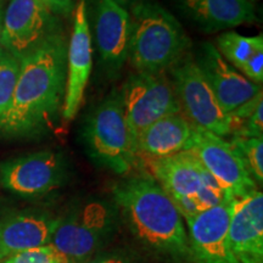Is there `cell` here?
<instances>
[{
	"label": "cell",
	"mask_w": 263,
	"mask_h": 263,
	"mask_svg": "<svg viewBox=\"0 0 263 263\" xmlns=\"http://www.w3.org/2000/svg\"><path fill=\"white\" fill-rule=\"evenodd\" d=\"M67 44L60 31L20 59L14 97L0 120L3 134L31 136L54 121L64 104Z\"/></svg>",
	"instance_id": "6da1fadb"
},
{
	"label": "cell",
	"mask_w": 263,
	"mask_h": 263,
	"mask_svg": "<svg viewBox=\"0 0 263 263\" xmlns=\"http://www.w3.org/2000/svg\"><path fill=\"white\" fill-rule=\"evenodd\" d=\"M115 206L133 235L154 251L192 254L183 217L167 193L150 177H133L114 189Z\"/></svg>",
	"instance_id": "7a4b0ae2"
},
{
	"label": "cell",
	"mask_w": 263,
	"mask_h": 263,
	"mask_svg": "<svg viewBox=\"0 0 263 263\" xmlns=\"http://www.w3.org/2000/svg\"><path fill=\"white\" fill-rule=\"evenodd\" d=\"M128 60L136 72L164 73L188 54L192 42L179 21L154 0L130 8Z\"/></svg>",
	"instance_id": "3957f363"
},
{
	"label": "cell",
	"mask_w": 263,
	"mask_h": 263,
	"mask_svg": "<svg viewBox=\"0 0 263 263\" xmlns=\"http://www.w3.org/2000/svg\"><path fill=\"white\" fill-rule=\"evenodd\" d=\"M82 140L85 153L98 166L117 174L128 173L138 159L136 138L124 117L122 99L112 90L84 121Z\"/></svg>",
	"instance_id": "277c9868"
},
{
	"label": "cell",
	"mask_w": 263,
	"mask_h": 263,
	"mask_svg": "<svg viewBox=\"0 0 263 263\" xmlns=\"http://www.w3.org/2000/svg\"><path fill=\"white\" fill-rule=\"evenodd\" d=\"M154 179L184 219L216 206L226 193L190 150L150 161Z\"/></svg>",
	"instance_id": "5b68a950"
},
{
	"label": "cell",
	"mask_w": 263,
	"mask_h": 263,
	"mask_svg": "<svg viewBox=\"0 0 263 263\" xmlns=\"http://www.w3.org/2000/svg\"><path fill=\"white\" fill-rule=\"evenodd\" d=\"M116 222V206L100 199L84 200L59 217L50 244L71 263H84L112 236Z\"/></svg>",
	"instance_id": "8992f818"
},
{
	"label": "cell",
	"mask_w": 263,
	"mask_h": 263,
	"mask_svg": "<svg viewBox=\"0 0 263 263\" xmlns=\"http://www.w3.org/2000/svg\"><path fill=\"white\" fill-rule=\"evenodd\" d=\"M168 71L183 116L193 126L222 138L230 136L229 115L222 110L192 55H184Z\"/></svg>",
	"instance_id": "52a82bcc"
},
{
	"label": "cell",
	"mask_w": 263,
	"mask_h": 263,
	"mask_svg": "<svg viewBox=\"0 0 263 263\" xmlns=\"http://www.w3.org/2000/svg\"><path fill=\"white\" fill-rule=\"evenodd\" d=\"M121 93L124 117L134 138L167 115L180 112L168 76L134 72Z\"/></svg>",
	"instance_id": "ba28073f"
},
{
	"label": "cell",
	"mask_w": 263,
	"mask_h": 263,
	"mask_svg": "<svg viewBox=\"0 0 263 263\" xmlns=\"http://www.w3.org/2000/svg\"><path fill=\"white\" fill-rule=\"evenodd\" d=\"M189 150L215 178L226 195L241 199L258 190L238 153L224 138L194 126Z\"/></svg>",
	"instance_id": "9c48e42d"
},
{
	"label": "cell",
	"mask_w": 263,
	"mask_h": 263,
	"mask_svg": "<svg viewBox=\"0 0 263 263\" xmlns=\"http://www.w3.org/2000/svg\"><path fill=\"white\" fill-rule=\"evenodd\" d=\"M68 174L61 153L38 151L0 163V182L9 192L22 197H39L60 188Z\"/></svg>",
	"instance_id": "30bf717a"
},
{
	"label": "cell",
	"mask_w": 263,
	"mask_h": 263,
	"mask_svg": "<svg viewBox=\"0 0 263 263\" xmlns=\"http://www.w3.org/2000/svg\"><path fill=\"white\" fill-rule=\"evenodd\" d=\"M60 31L58 17L41 0H10L3 17L0 47L20 60Z\"/></svg>",
	"instance_id": "8fae6325"
},
{
	"label": "cell",
	"mask_w": 263,
	"mask_h": 263,
	"mask_svg": "<svg viewBox=\"0 0 263 263\" xmlns=\"http://www.w3.org/2000/svg\"><path fill=\"white\" fill-rule=\"evenodd\" d=\"M88 25L101 65L116 74L128 61L130 16L114 0H85Z\"/></svg>",
	"instance_id": "7c38bea8"
},
{
	"label": "cell",
	"mask_w": 263,
	"mask_h": 263,
	"mask_svg": "<svg viewBox=\"0 0 263 263\" xmlns=\"http://www.w3.org/2000/svg\"><path fill=\"white\" fill-rule=\"evenodd\" d=\"M234 197L185 219L192 254L200 263H239L229 244V224Z\"/></svg>",
	"instance_id": "4fadbf2b"
},
{
	"label": "cell",
	"mask_w": 263,
	"mask_h": 263,
	"mask_svg": "<svg viewBox=\"0 0 263 263\" xmlns=\"http://www.w3.org/2000/svg\"><path fill=\"white\" fill-rule=\"evenodd\" d=\"M193 58L227 115L262 93V85L252 83L239 73L212 43L203 42Z\"/></svg>",
	"instance_id": "5bb4252c"
},
{
	"label": "cell",
	"mask_w": 263,
	"mask_h": 263,
	"mask_svg": "<svg viewBox=\"0 0 263 263\" xmlns=\"http://www.w3.org/2000/svg\"><path fill=\"white\" fill-rule=\"evenodd\" d=\"M91 62L93 47L85 11V0H80L74 8L73 32L67 44L66 88L62 104V116L65 120H73L77 116L90 77Z\"/></svg>",
	"instance_id": "9a60e30c"
},
{
	"label": "cell",
	"mask_w": 263,
	"mask_h": 263,
	"mask_svg": "<svg viewBox=\"0 0 263 263\" xmlns=\"http://www.w3.org/2000/svg\"><path fill=\"white\" fill-rule=\"evenodd\" d=\"M59 217L44 210L28 209L0 219V261L26 250L48 245Z\"/></svg>",
	"instance_id": "2e32d148"
},
{
	"label": "cell",
	"mask_w": 263,
	"mask_h": 263,
	"mask_svg": "<svg viewBox=\"0 0 263 263\" xmlns=\"http://www.w3.org/2000/svg\"><path fill=\"white\" fill-rule=\"evenodd\" d=\"M233 255L241 261H263V194L256 190L235 199L229 224Z\"/></svg>",
	"instance_id": "e0dca14e"
},
{
	"label": "cell",
	"mask_w": 263,
	"mask_h": 263,
	"mask_svg": "<svg viewBox=\"0 0 263 263\" xmlns=\"http://www.w3.org/2000/svg\"><path fill=\"white\" fill-rule=\"evenodd\" d=\"M180 11L207 33L257 21L250 0H177Z\"/></svg>",
	"instance_id": "ac0fdd59"
},
{
	"label": "cell",
	"mask_w": 263,
	"mask_h": 263,
	"mask_svg": "<svg viewBox=\"0 0 263 263\" xmlns=\"http://www.w3.org/2000/svg\"><path fill=\"white\" fill-rule=\"evenodd\" d=\"M193 130L194 126L182 112L167 115L136 138L138 156L151 161L189 150Z\"/></svg>",
	"instance_id": "d6986e66"
},
{
	"label": "cell",
	"mask_w": 263,
	"mask_h": 263,
	"mask_svg": "<svg viewBox=\"0 0 263 263\" xmlns=\"http://www.w3.org/2000/svg\"><path fill=\"white\" fill-rule=\"evenodd\" d=\"M217 50L224 60L239 70L242 76L249 68L263 60V37H245L236 32H226L216 39Z\"/></svg>",
	"instance_id": "ffe728a7"
},
{
	"label": "cell",
	"mask_w": 263,
	"mask_h": 263,
	"mask_svg": "<svg viewBox=\"0 0 263 263\" xmlns=\"http://www.w3.org/2000/svg\"><path fill=\"white\" fill-rule=\"evenodd\" d=\"M256 184L263 182V138L233 137L229 141Z\"/></svg>",
	"instance_id": "44dd1931"
},
{
	"label": "cell",
	"mask_w": 263,
	"mask_h": 263,
	"mask_svg": "<svg viewBox=\"0 0 263 263\" xmlns=\"http://www.w3.org/2000/svg\"><path fill=\"white\" fill-rule=\"evenodd\" d=\"M18 73V59L0 47V120L11 104Z\"/></svg>",
	"instance_id": "7402d4cb"
},
{
	"label": "cell",
	"mask_w": 263,
	"mask_h": 263,
	"mask_svg": "<svg viewBox=\"0 0 263 263\" xmlns=\"http://www.w3.org/2000/svg\"><path fill=\"white\" fill-rule=\"evenodd\" d=\"M4 263H71L67 256L55 248L54 245L48 244L38 246V248L26 250L14 256H10Z\"/></svg>",
	"instance_id": "603a6c76"
},
{
	"label": "cell",
	"mask_w": 263,
	"mask_h": 263,
	"mask_svg": "<svg viewBox=\"0 0 263 263\" xmlns=\"http://www.w3.org/2000/svg\"><path fill=\"white\" fill-rule=\"evenodd\" d=\"M84 263H136L129 252L117 249L111 251L97 252Z\"/></svg>",
	"instance_id": "cb8c5ba5"
},
{
	"label": "cell",
	"mask_w": 263,
	"mask_h": 263,
	"mask_svg": "<svg viewBox=\"0 0 263 263\" xmlns=\"http://www.w3.org/2000/svg\"><path fill=\"white\" fill-rule=\"evenodd\" d=\"M52 14L70 15L76 8V0H41Z\"/></svg>",
	"instance_id": "d4e9b609"
},
{
	"label": "cell",
	"mask_w": 263,
	"mask_h": 263,
	"mask_svg": "<svg viewBox=\"0 0 263 263\" xmlns=\"http://www.w3.org/2000/svg\"><path fill=\"white\" fill-rule=\"evenodd\" d=\"M114 2L117 3L120 6H122L123 9L128 10V9H130L134 4H136L138 0H114Z\"/></svg>",
	"instance_id": "484cf974"
},
{
	"label": "cell",
	"mask_w": 263,
	"mask_h": 263,
	"mask_svg": "<svg viewBox=\"0 0 263 263\" xmlns=\"http://www.w3.org/2000/svg\"><path fill=\"white\" fill-rule=\"evenodd\" d=\"M3 17H4V10H3V2L0 0V38H2L3 32Z\"/></svg>",
	"instance_id": "4316f807"
},
{
	"label": "cell",
	"mask_w": 263,
	"mask_h": 263,
	"mask_svg": "<svg viewBox=\"0 0 263 263\" xmlns=\"http://www.w3.org/2000/svg\"><path fill=\"white\" fill-rule=\"evenodd\" d=\"M239 263H259V262H255V261H241Z\"/></svg>",
	"instance_id": "83f0119b"
},
{
	"label": "cell",
	"mask_w": 263,
	"mask_h": 263,
	"mask_svg": "<svg viewBox=\"0 0 263 263\" xmlns=\"http://www.w3.org/2000/svg\"><path fill=\"white\" fill-rule=\"evenodd\" d=\"M250 2H252V3H254V2H257V0H250Z\"/></svg>",
	"instance_id": "f1b7e54d"
},
{
	"label": "cell",
	"mask_w": 263,
	"mask_h": 263,
	"mask_svg": "<svg viewBox=\"0 0 263 263\" xmlns=\"http://www.w3.org/2000/svg\"><path fill=\"white\" fill-rule=\"evenodd\" d=\"M2 2H3V0H2Z\"/></svg>",
	"instance_id": "f546056e"
}]
</instances>
